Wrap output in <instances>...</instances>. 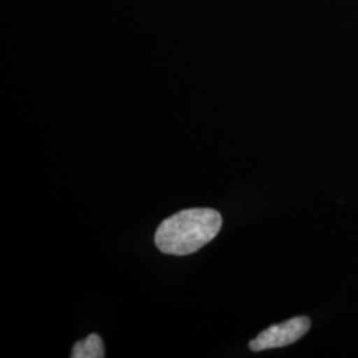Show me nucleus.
<instances>
[{
  "mask_svg": "<svg viewBox=\"0 0 358 358\" xmlns=\"http://www.w3.org/2000/svg\"><path fill=\"white\" fill-rule=\"evenodd\" d=\"M222 223L217 210H183L159 224L154 241L158 250L166 255H192L217 236Z\"/></svg>",
  "mask_w": 358,
  "mask_h": 358,
  "instance_id": "nucleus-1",
  "label": "nucleus"
},
{
  "mask_svg": "<svg viewBox=\"0 0 358 358\" xmlns=\"http://www.w3.org/2000/svg\"><path fill=\"white\" fill-rule=\"evenodd\" d=\"M310 328V320L304 316L294 317L291 320L284 321L267 328L259 333V336L250 343V349L252 352H262L267 349L282 348L291 345L299 341Z\"/></svg>",
  "mask_w": 358,
  "mask_h": 358,
  "instance_id": "nucleus-2",
  "label": "nucleus"
},
{
  "mask_svg": "<svg viewBox=\"0 0 358 358\" xmlns=\"http://www.w3.org/2000/svg\"><path fill=\"white\" fill-rule=\"evenodd\" d=\"M72 358H103L105 349L101 337L96 333L90 334L85 340L77 341L72 349Z\"/></svg>",
  "mask_w": 358,
  "mask_h": 358,
  "instance_id": "nucleus-3",
  "label": "nucleus"
}]
</instances>
